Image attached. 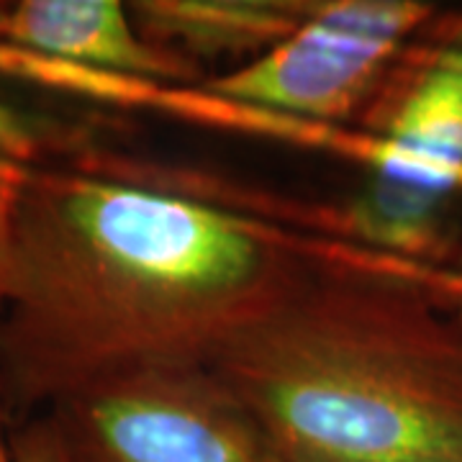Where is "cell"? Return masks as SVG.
I'll return each mask as SVG.
<instances>
[{
  "label": "cell",
  "instance_id": "obj_1",
  "mask_svg": "<svg viewBox=\"0 0 462 462\" xmlns=\"http://www.w3.org/2000/svg\"><path fill=\"white\" fill-rule=\"evenodd\" d=\"M306 234L98 167L29 170L0 303L11 427L103 380L208 367L311 267Z\"/></svg>",
  "mask_w": 462,
  "mask_h": 462
},
{
  "label": "cell",
  "instance_id": "obj_2",
  "mask_svg": "<svg viewBox=\"0 0 462 462\" xmlns=\"http://www.w3.org/2000/svg\"><path fill=\"white\" fill-rule=\"evenodd\" d=\"M311 267L208 367L291 462H462V321L378 252Z\"/></svg>",
  "mask_w": 462,
  "mask_h": 462
},
{
  "label": "cell",
  "instance_id": "obj_3",
  "mask_svg": "<svg viewBox=\"0 0 462 462\" xmlns=\"http://www.w3.org/2000/svg\"><path fill=\"white\" fill-rule=\"evenodd\" d=\"M370 175L346 200V239L411 263L447 264L462 239V14H434L363 116Z\"/></svg>",
  "mask_w": 462,
  "mask_h": 462
},
{
  "label": "cell",
  "instance_id": "obj_4",
  "mask_svg": "<svg viewBox=\"0 0 462 462\" xmlns=\"http://www.w3.org/2000/svg\"><path fill=\"white\" fill-rule=\"evenodd\" d=\"M47 413L69 462H291L211 367L118 375Z\"/></svg>",
  "mask_w": 462,
  "mask_h": 462
},
{
  "label": "cell",
  "instance_id": "obj_5",
  "mask_svg": "<svg viewBox=\"0 0 462 462\" xmlns=\"http://www.w3.org/2000/svg\"><path fill=\"white\" fill-rule=\"evenodd\" d=\"M434 14L421 0H311L281 44L203 88L260 114L334 129L363 116L398 54Z\"/></svg>",
  "mask_w": 462,
  "mask_h": 462
},
{
  "label": "cell",
  "instance_id": "obj_6",
  "mask_svg": "<svg viewBox=\"0 0 462 462\" xmlns=\"http://www.w3.org/2000/svg\"><path fill=\"white\" fill-rule=\"evenodd\" d=\"M0 42L139 83L203 88L211 80L147 42L121 0H0Z\"/></svg>",
  "mask_w": 462,
  "mask_h": 462
},
{
  "label": "cell",
  "instance_id": "obj_7",
  "mask_svg": "<svg viewBox=\"0 0 462 462\" xmlns=\"http://www.w3.org/2000/svg\"><path fill=\"white\" fill-rule=\"evenodd\" d=\"M136 29L154 47L216 78L263 57L306 18L311 0H132Z\"/></svg>",
  "mask_w": 462,
  "mask_h": 462
},
{
  "label": "cell",
  "instance_id": "obj_8",
  "mask_svg": "<svg viewBox=\"0 0 462 462\" xmlns=\"http://www.w3.org/2000/svg\"><path fill=\"white\" fill-rule=\"evenodd\" d=\"M85 124L0 100V160L26 167H80L98 149Z\"/></svg>",
  "mask_w": 462,
  "mask_h": 462
},
{
  "label": "cell",
  "instance_id": "obj_9",
  "mask_svg": "<svg viewBox=\"0 0 462 462\" xmlns=\"http://www.w3.org/2000/svg\"><path fill=\"white\" fill-rule=\"evenodd\" d=\"M0 462H69L51 413H39L11 427L0 403Z\"/></svg>",
  "mask_w": 462,
  "mask_h": 462
},
{
  "label": "cell",
  "instance_id": "obj_10",
  "mask_svg": "<svg viewBox=\"0 0 462 462\" xmlns=\"http://www.w3.org/2000/svg\"><path fill=\"white\" fill-rule=\"evenodd\" d=\"M380 257L403 278L421 285L431 298H437L447 311H452L462 321V245L455 260L447 264L411 263V260L388 257V254H380Z\"/></svg>",
  "mask_w": 462,
  "mask_h": 462
},
{
  "label": "cell",
  "instance_id": "obj_11",
  "mask_svg": "<svg viewBox=\"0 0 462 462\" xmlns=\"http://www.w3.org/2000/svg\"><path fill=\"white\" fill-rule=\"evenodd\" d=\"M26 175H29L26 167L0 160V303L5 296V285H8L18 199H21V188H23Z\"/></svg>",
  "mask_w": 462,
  "mask_h": 462
}]
</instances>
